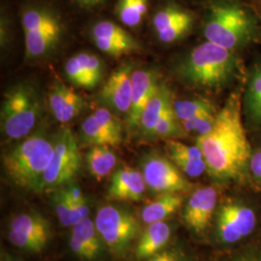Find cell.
I'll return each mask as SVG.
<instances>
[{
  "label": "cell",
  "instance_id": "6da1fadb",
  "mask_svg": "<svg viewBox=\"0 0 261 261\" xmlns=\"http://www.w3.org/2000/svg\"><path fill=\"white\" fill-rule=\"evenodd\" d=\"M207 173L220 184L241 183L250 176L252 149L242 121L241 91H235L217 113L214 127L196 137Z\"/></svg>",
  "mask_w": 261,
  "mask_h": 261
},
{
  "label": "cell",
  "instance_id": "7a4b0ae2",
  "mask_svg": "<svg viewBox=\"0 0 261 261\" xmlns=\"http://www.w3.org/2000/svg\"><path fill=\"white\" fill-rule=\"evenodd\" d=\"M260 28V19L250 1H204L202 34L208 42L235 51L254 42Z\"/></svg>",
  "mask_w": 261,
  "mask_h": 261
},
{
  "label": "cell",
  "instance_id": "3957f363",
  "mask_svg": "<svg viewBox=\"0 0 261 261\" xmlns=\"http://www.w3.org/2000/svg\"><path fill=\"white\" fill-rule=\"evenodd\" d=\"M239 73L240 63L235 51L208 41L194 47L175 67L182 83L209 92L223 90Z\"/></svg>",
  "mask_w": 261,
  "mask_h": 261
},
{
  "label": "cell",
  "instance_id": "277c9868",
  "mask_svg": "<svg viewBox=\"0 0 261 261\" xmlns=\"http://www.w3.org/2000/svg\"><path fill=\"white\" fill-rule=\"evenodd\" d=\"M53 155V137L45 128H40L3 154L5 174L19 189L41 193L43 176Z\"/></svg>",
  "mask_w": 261,
  "mask_h": 261
},
{
  "label": "cell",
  "instance_id": "5b68a950",
  "mask_svg": "<svg viewBox=\"0 0 261 261\" xmlns=\"http://www.w3.org/2000/svg\"><path fill=\"white\" fill-rule=\"evenodd\" d=\"M42 103L37 89L28 83L11 87L1 106V130L10 140H22L37 125Z\"/></svg>",
  "mask_w": 261,
  "mask_h": 261
},
{
  "label": "cell",
  "instance_id": "8992f818",
  "mask_svg": "<svg viewBox=\"0 0 261 261\" xmlns=\"http://www.w3.org/2000/svg\"><path fill=\"white\" fill-rule=\"evenodd\" d=\"M257 225L258 212L252 202L237 196L227 197L216 210L213 239L222 248H237L255 232Z\"/></svg>",
  "mask_w": 261,
  "mask_h": 261
},
{
  "label": "cell",
  "instance_id": "52a82bcc",
  "mask_svg": "<svg viewBox=\"0 0 261 261\" xmlns=\"http://www.w3.org/2000/svg\"><path fill=\"white\" fill-rule=\"evenodd\" d=\"M94 223L108 252L118 259L126 257L134 251L142 232L140 220L126 206H101Z\"/></svg>",
  "mask_w": 261,
  "mask_h": 261
},
{
  "label": "cell",
  "instance_id": "ba28073f",
  "mask_svg": "<svg viewBox=\"0 0 261 261\" xmlns=\"http://www.w3.org/2000/svg\"><path fill=\"white\" fill-rule=\"evenodd\" d=\"M25 58L37 60L49 56L63 36V23L55 10L46 5H28L21 11Z\"/></svg>",
  "mask_w": 261,
  "mask_h": 261
},
{
  "label": "cell",
  "instance_id": "9c48e42d",
  "mask_svg": "<svg viewBox=\"0 0 261 261\" xmlns=\"http://www.w3.org/2000/svg\"><path fill=\"white\" fill-rule=\"evenodd\" d=\"M54 155L43 176L42 192H53L74 181L82 167V156L75 135L68 128L53 136Z\"/></svg>",
  "mask_w": 261,
  "mask_h": 261
},
{
  "label": "cell",
  "instance_id": "30bf717a",
  "mask_svg": "<svg viewBox=\"0 0 261 261\" xmlns=\"http://www.w3.org/2000/svg\"><path fill=\"white\" fill-rule=\"evenodd\" d=\"M140 168L147 190L156 196L166 193L183 194L193 189L175 164L156 151L152 150L141 158Z\"/></svg>",
  "mask_w": 261,
  "mask_h": 261
},
{
  "label": "cell",
  "instance_id": "8fae6325",
  "mask_svg": "<svg viewBox=\"0 0 261 261\" xmlns=\"http://www.w3.org/2000/svg\"><path fill=\"white\" fill-rule=\"evenodd\" d=\"M8 239L21 251L39 253L51 239V227L47 218L38 211L19 213L10 222Z\"/></svg>",
  "mask_w": 261,
  "mask_h": 261
},
{
  "label": "cell",
  "instance_id": "7c38bea8",
  "mask_svg": "<svg viewBox=\"0 0 261 261\" xmlns=\"http://www.w3.org/2000/svg\"><path fill=\"white\" fill-rule=\"evenodd\" d=\"M219 203V190L216 187L195 189L182 208V222L188 231L198 239L204 238L212 229Z\"/></svg>",
  "mask_w": 261,
  "mask_h": 261
},
{
  "label": "cell",
  "instance_id": "4fadbf2b",
  "mask_svg": "<svg viewBox=\"0 0 261 261\" xmlns=\"http://www.w3.org/2000/svg\"><path fill=\"white\" fill-rule=\"evenodd\" d=\"M196 19L192 10L172 1L157 10L153 17V28L162 43L171 44L186 37L195 27Z\"/></svg>",
  "mask_w": 261,
  "mask_h": 261
},
{
  "label": "cell",
  "instance_id": "5bb4252c",
  "mask_svg": "<svg viewBox=\"0 0 261 261\" xmlns=\"http://www.w3.org/2000/svg\"><path fill=\"white\" fill-rule=\"evenodd\" d=\"M133 72L134 66L129 62L123 63L112 72L99 93L105 108L127 116L132 103Z\"/></svg>",
  "mask_w": 261,
  "mask_h": 261
},
{
  "label": "cell",
  "instance_id": "9a60e30c",
  "mask_svg": "<svg viewBox=\"0 0 261 261\" xmlns=\"http://www.w3.org/2000/svg\"><path fill=\"white\" fill-rule=\"evenodd\" d=\"M95 46L113 57L130 55L140 49L139 42L120 25L102 20L95 23L91 31Z\"/></svg>",
  "mask_w": 261,
  "mask_h": 261
},
{
  "label": "cell",
  "instance_id": "2e32d148",
  "mask_svg": "<svg viewBox=\"0 0 261 261\" xmlns=\"http://www.w3.org/2000/svg\"><path fill=\"white\" fill-rule=\"evenodd\" d=\"M69 246L75 256L84 261H99L108 252L94 221L89 218L72 226Z\"/></svg>",
  "mask_w": 261,
  "mask_h": 261
},
{
  "label": "cell",
  "instance_id": "e0dca14e",
  "mask_svg": "<svg viewBox=\"0 0 261 261\" xmlns=\"http://www.w3.org/2000/svg\"><path fill=\"white\" fill-rule=\"evenodd\" d=\"M160 83L157 74L152 70H134L132 75V103L126 119L130 130H139L140 117L150 98Z\"/></svg>",
  "mask_w": 261,
  "mask_h": 261
},
{
  "label": "cell",
  "instance_id": "ac0fdd59",
  "mask_svg": "<svg viewBox=\"0 0 261 261\" xmlns=\"http://www.w3.org/2000/svg\"><path fill=\"white\" fill-rule=\"evenodd\" d=\"M47 103L53 116L61 124L74 120L85 107L84 98L60 80H56L49 87Z\"/></svg>",
  "mask_w": 261,
  "mask_h": 261
},
{
  "label": "cell",
  "instance_id": "d6986e66",
  "mask_svg": "<svg viewBox=\"0 0 261 261\" xmlns=\"http://www.w3.org/2000/svg\"><path fill=\"white\" fill-rule=\"evenodd\" d=\"M147 190L142 172L130 167L115 170L108 188V198L116 201H141Z\"/></svg>",
  "mask_w": 261,
  "mask_h": 261
},
{
  "label": "cell",
  "instance_id": "ffe728a7",
  "mask_svg": "<svg viewBox=\"0 0 261 261\" xmlns=\"http://www.w3.org/2000/svg\"><path fill=\"white\" fill-rule=\"evenodd\" d=\"M174 229V224L168 220L147 224L135 246V258L137 260H146L164 250L171 243Z\"/></svg>",
  "mask_w": 261,
  "mask_h": 261
},
{
  "label": "cell",
  "instance_id": "44dd1931",
  "mask_svg": "<svg viewBox=\"0 0 261 261\" xmlns=\"http://www.w3.org/2000/svg\"><path fill=\"white\" fill-rule=\"evenodd\" d=\"M172 103V95L168 86L165 84H159L156 91L146 103L140 117L139 130L143 138L153 139L157 123Z\"/></svg>",
  "mask_w": 261,
  "mask_h": 261
},
{
  "label": "cell",
  "instance_id": "7402d4cb",
  "mask_svg": "<svg viewBox=\"0 0 261 261\" xmlns=\"http://www.w3.org/2000/svg\"><path fill=\"white\" fill-rule=\"evenodd\" d=\"M185 198L182 194L166 193L156 196L140 211V221L145 224L167 221L179 212L184 205Z\"/></svg>",
  "mask_w": 261,
  "mask_h": 261
},
{
  "label": "cell",
  "instance_id": "603a6c76",
  "mask_svg": "<svg viewBox=\"0 0 261 261\" xmlns=\"http://www.w3.org/2000/svg\"><path fill=\"white\" fill-rule=\"evenodd\" d=\"M85 164L92 177L102 181L116 167L117 158L111 146L94 145L85 156Z\"/></svg>",
  "mask_w": 261,
  "mask_h": 261
},
{
  "label": "cell",
  "instance_id": "cb8c5ba5",
  "mask_svg": "<svg viewBox=\"0 0 261 261\" xmlns=\"http://www.w3.org/2000/svg\"><path fill=\"white\" fill-rule=\"evenodd\" d=\"M244 108L249 122L261 125V64L254 67L246 87Z\"/></svg>",
  "mask_w": 261,
  "mask_h": 261
},
{
  "label": "cell",
  "instance_id": "d4e9b609",
  "mask_svg": "<svg viewBox=\"0 0 261 261\" xmlns=\"http://www.w3.org/2000/svg\"><path fill=\"white\" fill-rule=\"evenodd\" d=\"M82 138L85 143L94 145H107L117 147L122 143V140L113 136L110 130L92 115L87 116L81 125Z\"/></svg>",
  "mask_w": 261,
  "mask_h": 261
},
{
  "label": "cell",
  "instance_id": "484cf974",
  "mask_svg": "<svg viewBox=\"0 0 261 261\" xmlns=\"http://www.w3.org/2000/svg\"><path fill=\"white\" fill-rule=\"evenodd\" d=\"M148 10V0H117L115 14L123 24L138 27Z\"/></svg>",
  "mask_w": 261,
  "mask_h": 261
},
{
  "label": "cell",
  "instance_id": "4316f807",
  "mask_svg": "<svg viewBox=\"0 0 261 261\" xmlns=\"http://www.w3.org/2000/svg\"><path fill=\"white\" fill-rule=\"evenodd\" d=\"M173 110L180 122L200 115L216 114L218 112L214 105L204 98L182 101L173 100Z\"/></svg>",
  "mask_w": 261,
  "mask_h": 261
},
{
  "label": "cell",
  "instance_id": "83f0119b",
  "mask_svg": "<svg viewBox=\"0 0 261 261\" xmlns=\"http://www.w3.org/2000/svg\"><path fill=\"white\" fill-rule=\"evenodd\" d=\"M187 134L182 127L181 122L174 112L173 103L168 108L166 112L163 114L159 120L155 130L153 139H167V140H175L186 137Z\"/></svg>",
  "mask_w": 261,
  "mask_h": 261
},
{
  "label": "cell",
  "instance_id": "f1b7e54d",
  "mask_svg": "<svg viewBox=\"0 0 261 261\" xmlns=\"http://www.w3.org/2000/svg\"><path fill=\"white\" fill-rule=\"evenodd\" d=\"M51 205L62 226H72L74 203L66 195L63 187L51 192Z\"/></svg>",
  "mask_w": 261,
  "mask_h": 261
},
{
  "label": "cell",
  "instance_id": "f546056e",
  "mask_svg": "<svg viewBox=\"0 0 261 261\" xmlns=\"http://www.w3.org/2000/svg\"><path fill=\"white\" fill-rule=\"evenodd\" d=\"M76 57L83 66L84 73L87 75L92 88L96 87L103 77V65L102 60L95 55L86 53H81L76 55Z\"/></svg>",
  "mask_w": 261,
  "mask_h": 261
},
{
  "label": "cell",
  "instance_id": "4dcf8cb0",
  "mask_svg": "<svg viewBox=\"0 0 261 261\" xmlns=\"http://www.w3.org/2000/svg\"><path fill=\"white\" fill-rule=\"evenodd\" d=\"M186 176L191 178L200 177L204 172H207V165L205 160L172 156L168 157Z\"/></svg>",
  "mask_w": 261,
  "mask_h": 261
},
{
  "label": "cell",
  "instance_id": "1f68e13d",
  "mask_svg": "<svg viewBox=\"0 0 261 261\" xmlns=\"http://www.w3.org/2000/svg\"><path fill=\"white\" fill-rule=\"evenodd\" d=\"M217 113L200 115L185 121H181L182 127L187 134H196L197 137L205 135L214 127Z\"/></svg>",
  "mask_w": 261,
  "mask_h": 261
},
{
  "label": "cell",
  "instance_id": "d6a6232c",
  "mask_svg": "<svg viewBox=\"0 0 261 261\" xmlns=\"http://www.w3.org/2000/svg\"><path fill=\"white\" fill-rule=\"evenodd\" d=\"M64 70L67 79L72 84L86 89H92V85L90 84L87 75H85L83 66L80 63L76 56H72L68 59Z\"/></svg>",
  "mask_w": 261,
  "mask_h": 261
},
{
  "label": "cell",
  "instance_id": "836d02e7",
  "mask_svg": "<svg viewBox=\"0 0 261 261\" xmlns=\"http://www.w3.org/2000/svg\"><path fill=\"white\" fill-rule=\"evenodd\" d=\"M146 261H193V258L183 246L171 242Z\"/></svg>",
  "mask_w": 261,
  "mask_h": 261
},
{
  "label": "cell",
  "instance_id": "e575fe53",
  "mask_svg": "<svg viewBox=\"0 0 261 261\" xmlns=\"http://www.w3.org/2000/svg\"><path fill=\"white\" fill-rule=\"evenodd\" d=\"M97 120L112 133L117 139L123 140V127L118 117L107 108H99L93 113Z\"/></svg>",
  "mask_w": 261,
  "mask_h": 261
},
{
  "label": "cell",
  "instance_id": "d590c367",
  "mask_svg": "<svg viewBox=\"0 0 261 261\" xmlns=\"http://www.w3.org/2000/svg\"><path fill=\"white\" fill-rule=\"evenodd\" d=\"M224 261H261V243L237 247Z\"/></svg>",
  "mask_w": 261,
  "mask_h": 261
},
{
  "label": "cell",
  "instance_id": "8d00e7d4",
  "mask_svg": "<svg viewBox=\"0 0 261 261\" xmlns=\"http://www.w3.org/2000/svg\"><path fill=\"white\" fill-rule=\"evenodd\" d=\"M249 169L250 176L258 186L261 187V148L252 152Z\"/></svg>",
  "mask_w": 261,
  "mask_h": 261
},
{
  "label": "cell",
  "instance_id": "74e56055",
  "mask_svg": "<svg viewBox=\"0 0 261 261\" xmlns=\"http://www.w3.org/2000/svg\"><path fill=\"white\" fill-rule=\"evenodd\" d=\"M89 214H90V207L87 202V199L85 198L84 200L74 204L72 224L74 225V224L82 222L84 219H87Z\"/></svg>",
  "mask_w": 261,
  "mask_h": 261
},
{
  "label": "cell",
  "instance_id": "f35d334b",
  "mask_svg": "<svg viewBox=\"0 0 261 261\" xmlns=\"http://www.w3.org/2000/svg\"><path fill=\"white\" fill-rule=\"evenodd\" d=\"M76 4L85 9H92L94 7L99 6L96 0H74Z\"/></svg>",
  "mask_w": 261,
  "mask_h": 261
},
{
  "label": "cell",
  "instance_id": "ab89813d",
  "mask_svg": "<svg viewBox=\"0 0 261 261\" xmlns=\"http://www.w3.org/2000/svg\"><path fill=\"white\" fill-rule=\"evenodd\" d=\"M250 3L253 6V8L256 11L258 17L261 20V0H250Z\"/></svg>",
  "mask_w": 261,
  "mask_h": 261
},
{
  "label": "cell",
  "instance_id": "60d3db41",
  "mask_svg": "<svg viewBox=\"0 0 261 261\" xmlns=\"http://www.w3.org/2000/svg\"><path fill=\"white\" fill-rule=\"evenodd\" d=\"M1 261H19L17 260L16 258H14V257H12V256H9V255H5V256H3L2 257V260Z\"/></svg>",
  "mask_w": 261,
  "mask_h": 261
},
{
  "label": "cell",
  "instance_id": "b9f144b4",
  "mask_svg": "<svg viewBox=\"0 0 261 261\" xmlns=\"http://www.w3.org/2000/svg\"><path fill=\"white\" fill-rule=\"evenodd\" d=\"M97 1V3H98V5H101V4H103L106 2V0H96Z\"/></svg>",
  "mask_w": 261,
  "mask_h": 261
}]
</instances>
